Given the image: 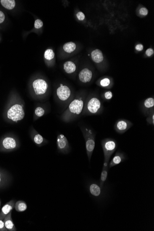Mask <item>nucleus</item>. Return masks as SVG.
I'll return each instance as SVG.
<instances>
[{
    "label": "nucleus",
    "mask_w": 154,
    "mask_h": 231,
    "mask_svg": "<svg viewBox=\"0 0 154 231\" xmlns=\"http://www.w3.org/2000/svg\"><path fill=\"white\" fill-rule=\"evenodd\" d=\"M85 103L83 96L76 97L70 103L68 108L61 114V120L65 122L68 123L78 118L81 115Z\"/></svg>",
    "instance_id": "1"
},
{
    "label": "nucleus",
    "mask_w": 154,
    "mask_h": 231,
    "mask_svg": "<svg viewBox=\"0 0 154 231\" xmlns=\"http://www.w3.org/2000/svg\"><path fill=\"white\" fill-rule=\"evenodd\" d=\"M104 110L102 103L98 97L91 96L86 101L81 115H96L101 114Z\"/></svg>",
    "instance_id": "2"
},
{
    "label": "nucleus",
    "mask_w": 154,
    "mask_h": 231,
    "mask_svg": "<svg viewBox=\"0 0 154 231\" xmlns=\"http://www.w3.org/2000/svg\"><path fill=\"white\" fill-rule=\"evenodd\" d=\"M86 141V150L89 161H90L95 147L96 133L91 128L86 126L80 127Z\"/></svg>",
    "instance_id": "3"
},
{
    "label": "nucleus",
    "mask_w": 154,
    "mask_h": 231,
    "mask_svg": "<svg viewBox=\"0 0 154 231\" xmlns=\"http://www.w3.org/2000/svg\"><path fill=\"white\" fill-rule=\"evenodd\" d=\"M101 145L104 151V162H109L111 156L117 149V142L115 139L106 138L101 140Z\"/></svg>",
    "instance_id": "4"
},
{
    "label": "nucleus",
    "mask_w": 154,
    "mask_h": 231,
    "mask_svg": "<svg viewBox=\"0 0 154 231\" xmlns=\"http://www.w3.org/2000/svg\"><path fill=\"white\" fill-rule=\"evenodd\" d=\"M24 116L25 112L23 105L20 103L13 105L8 110L7 113L8 119L16 123L22 120Z\"/></svg>",
    "instance_id": "5"
},
{
    "label": "nucleus",
    "mask_w": 154,
    "mask_h": 231,
    "mask_svg": "<svg viewBox=\"0 0 154 231\" xmlns=\"http://www.w3.org/2000/svg\"><path fill=\"white\" fill-rule=\"evenodd\" d=\"M31 87L35 95L40 97L45 95L47 93L49 85L45 79L38 78L32 81Z\"/></svg>",
    "instance_id": "6"
},
{
    "label": "nucleus",
    "mask_w": 154,
    "mask_h": 231,
    "mask_svg": "<svg viewBox=\"0 0 154 231\" xmlns=\"http://www.w3.org/2000/svg\"><path fill=\"white\" fill-rule=\"evenodd\" d=\"M58 99L62 102H68L72 96V91L67 85L61 84L56 90Z\"/></svg>",
    "instance_id": "7"
},
{
    "label": "nucleus",
    "mask_w": 154,
    "mask_h": 231,
    "mask_svg": "<svg viewBox=\"0 0 154 231\" xmlns=\"http://www.w3.org/2000/svg\"><path fill=\"white\" fill-rule=\"evenodd\" d=\"M132 122L127 119H120L115 123L114 129L117 133L123 134L133 127Z\"/></svg>",
    "instance_id": "8"
},
{
    "label": "nucleus",
    "mask_w": 154,
    "mask_h": 231,
    "mask_svg": "<svg viewBox=\"0 0 154 231\" xmlns=\"http://www.w3.org/2000/svg\"><path fill=\"white\" fill-rule=\"evenodd\" d=\"M57 141L58 150L60 152L66 154L70 151V146L68 139L63 134L58 135Z\"/></svg>",
    "instance_id": "9"
},
{
    "label": "nucleus",
    "mask_w": 154,
    "mask_h": 231,
    "mask_svg": "<svg viewBox=\"0 0 154 231\" xmlns=\"http://www.w3.org/2000/svg\"><path fill=\"white\" fill-rule=\"evenodd\" d=\"M92 71L88 68H83L79 74V79L83 83H90L92 80Z\"/></svg>",
    "instance_id": "10"
},
{
    "label": "nucleus",
    "mask_w": 154,
    "mask_h": 231,
    "mask_svg": "<svg viewBox=\"0 0 154 231\" xmlns=\"http://www.w3.org/2000/svg\"><path fill=\"white\" fill-rule=\"evenodd\" d=\"M154 99L153 97L147 98L143 103L141 110L145 116H147L152 110H154Z\"/></svg>",
    "instance_id": "11"
},
{
    "label": "nucleus",
    "mask_w": 154,
    "mask_h": 231,
    "mask_svg": "<svg viewBox=\"0 0 154 231\" xmlns=\"http://www.w3.org/2000/svg\"><path fill=\"white\" fill-rule=\"evenodd\" d=\"M126 159L125 154L123 152L117 151L115 154L114 157L111 159V161L108 164V168H110L116 165L120 164L121 162L125 161Z\"/></svg>",
    "instance_id": "12"
},
{
    "label": "nucleus",
    "mask_w": 154,
    "mask_h": 231,
    "mask_svg": "<svg viewBox=\"0 0 154 231\" xmlns=\"http://www.w3.org/2000/svg\"><path fill=\"white\" fill-rule=\"evenodd\" d=\"M2 145L5 149L12 150L16 148L17 143L15 139L11 137H7L3 139Z\"/></svg>",
    "instance_id": "13"
},
{
    "label": "nucleus",
    "mask_w": 154,
    "mask_h": 231,
    "mask_svg": "<svg viewBox=\"0 0 154 231\" xmlns=\"http://www.w3.org/2000/svg\"><path fill=\"white\" fill-rule=\"evenodd\" d=\"M91 58L96 63L100 64L104 60V58L102 52L98 49L93 50L91 54Z\"/></svg>",
    "instance_id": "14"
},
{
    "label": "nucleus",
    "mask_w": 154,
    "mask_h": 231,
    "mask_svg": "<svg viewBox=\"0 0 154 231\" xmlns=\"http://www.w3.org/2000/svg\"><path fill=\"white\" fill-rule=\"evenodd\" d=\"M63 69L67 74H73L77 69L76 64L72 61H67L63 64Z\"/></svg>",
    "instance_id": "15"
},
{
    "label": "nucleus",
    "mask_w": 154,
    "mask_h": 231,
    "mask_svg": "<svg viewBox=\"0 0 154 231\" xmlns=\"http://www.w3.org/2000/svg\"><path fill=\"white\" fill-rule=\"evenodd\" d=\"M89 192L93 196L98 197L101 194V189L100 186L95 183H92L89 186Z\"/></svg>",
    "instance_id": "16"
},
{
    "label": "nucleus",
    "mask_w": 154,
    "mask_h": 231,
    "mask_svg": "<svg viewBox=\"0 0 154 231\" xmlns=\"http://www.w3.org/2000/svg\"><path fill=\"white\" fill-rule=\"evenodd\" d=\"M32 135H33L32 139H33V141L37 145L41 146L42 144H45L48 142V141L44 139L42 135L36 132H35V133H33Z\"/></svg>",
    "instance_id": "17"
},
{
    "label": "nucleus",
    "mask_w": 154,
    "mask_h": 231,
    "mask_svg": "<svg viewBox=\"0 0 154 231\" xmlns=\"http://www.w3.org/2000/svg\"><path fill=\"white\" fill-rule=\"evenodd\" d=\"M2 5L8 10H12L15 8L16 2L14 0H1Z\"/></svg>",
    "instance_id": "18"
},
{
    "label": "nucleus",
    "mask_w": 154,
    "mask_h": 231,
    "mask_svg": "<svg viewBox=\"0 0 154 231\" xmlns=\"http://www.w3.org/2000/svg\"><path fill=\"white\" fill-rule=\"evenodd\" d=\"M108 168H109L108 167H106V168L103 167V168H102L101 175L100 181V186L101 188V189H102V188L104 187L105 182L107 178Z\"/></svg>",
    "instance_id": "19"
},
{
    "label": "nucleus",
    "mask_w": 154,
    "mask_h": 231,
    "mask_svg": "<svg viewBox=\"0 0 154 231\" xmlns=\"http://www.w3.org/2000/svg\"><path fill=\"white\" fill-rule=\"evenodd\" d=\"M76 49V45L74 42H69L64 44L63 49L65 52L68 53H71L75 51Z\"/></svg>",
    "instance_id": "20"
},
{
    "label": "nucleus",
    "mask_w": 154,
    "mask_h": 231,
    "mask_svg": "<svg viewBox=\"0 0 154 231\" xmlns=\"http://www.w3.org/2000/svg\"><path fill=\"white\" fill-rule=\"evenodd\" d=\"M99 85L103 88H108L111 86L112 82L111 79L109 78L105 77L99 80L98 82Z\"/></svg>",
    "instance_id": "21"
},
{
    "label": "nucleus",
    "mask_w": 154,
    "mask_h": 231,
    "mask_svg": "<svg viewBox=\"0 0 154 231\" xmlns=\"http://www.w3.org/2000/svg\"><path fill=\"white\" fill-rule=\"evenodd\" d=\"M27 205L22 201H18L15 204V209L18 212H23L27 209Z\"/></svg>",
    "instance_id": "22"
},
{
    "label": "nucleus",
    "mask_w": 154,
    "mask_h": 231,
    "mask_svg": "<svg viewBox=\"0 0 154 231\" xmlns=\"http://www.w3.org/2000/svg\"><path fill=\"white\" fill-rule=\"evenodd\" d=\"M44 57L46 60H52L55 57V53L53 49H47L44 52Z\"/></svg>",
    "instance_id": "23"
},
{
    "label": "nucleus",
    "mask_w": 154,
    "mask_h": 231,
    "mask_svg": "<svg viewBox=\"0 0 154 231\" xmlns=\"http://www.w3.org/2000/svg\"><path fill=\"white\" fill-rule=\"evenodd\" d=\"M13 208V206L12 204H6L2 207V212L3 215H7L12 210Z\"/></svg>",
    "instance_id": "24"
},
{
    "label": "nucleus",
    "mask_w": 154,
    "mask_h": 231,
    "mask_svg": "<svg viewBox=\"0 0 154 231\" xmlns=\"http://www.w3.org/2000/svg\"><path fill=\"white\" fill-rule=\"evenodd\" d=\"M45 113V110L41 107H38L35 110V115L37 118L42 117Z\"/></svg>",
    "instance_id": "25"
},
{
    "label": "nucleus",
    "mask_w": 154,
    "mask_h": 231,
    "mask_svg": "<svg viewBox=\"0 0 154 231\" xmlns=\"http://www.w3.org/2000/svg\"><path fill=\"white\" fill-rule=\"evenodd\" d=\"M146 121L148 124L154 126V110H152L147 116Z\"/></svg>",
    "instance_id": "26"
},
{
    "label": "nucleus",
    "mask_w": 154,
    "mask_h": 231,
    "mask_svg": "<svg viewBox=\"0 0 154 231\" xmlns=\"http://www.w3.org/2000/svg\"><path fill=\"white\" fill-rule=\"evenodd\" d=\"M4 224L5 227L8 230H12L14 229V225L11 219L7 218V220L4 222Z\"/></svg>",
    "instance_id": "27"
},
{
    "label": "nucleus",
    "mask_w": 154,
    "mask_h": 231,
    "mask_svg": "<svg viewBox=\"0 0 154 231\" xmlns=\"http://www.w3.org/2000/svg\"><path fill=\"white\" fill-rule=\"evenodd\" d=\"M43 25V22L41 20H39V19H37L35 20V23H34V27H35V28L38 29L42 27Z\"/></svg>",
    "instance_id": "28"
},
{
    "label": "nucleus",
    "mask_w": 154,
    "mask_h": 231,
    "mask_svg": "<svg viewBox=\"0 0 154 231\" xmlns=\"http://www.w3.org/2000/svg\"><path fill=\"white\" fill-rule=\"evenodd\" d=\"M112 97H113V94L110 91H107L104 93V97L106 100H110L112 99Z\"/></svg>",
    "instance_id": "29"
},
{
    "label": "nucleus",
    "mask_w": 154,
    "mask_h": 231,
    "mask_svg": "<svg viewBox=\"0 0 154 231\" xmlns=\"http://www.w3.org/2000/svg\"><path fill=\"white\" fill-rule=\"evenodd\" d=\"M77 18L79 20L82 21L85 19V15L82 12H79L76 14Z\"/></svg>",
    "instance_id": "30"
},
{
    "label": "nucleus",
    "mask_w": 154,
    "mask_h": 231,
    "mask_svg": "<svg viewBox=\"0 0 154 231\" xmlns=\"http://www.w3.org/2000/svg\"><path fill=\"white\" fill-rule=\"evenodd\" d=\"M148 10L145 8H142L139 10V13L143 16H146L148 14Z\"/></svg>",
    "instance_id": "31"
},
{
    "label": "nucleus",
    "mask_w": 154,
    "mask_h": 231,
    "mask_svg": "<svg viewBox=\"0 0 154 231\" xmlns=\"http://www.w3.org/2000/svg\"><path fill=\"white\" fill-rule=\"evenodd\" d=\"M5 16L4 13L0 10V24L3 23L5 20Z\"/></svg>",
    "instance_id": "32"
},
{
    "label": "nucleus",
    "mask_w": 154,
    "mask_h": 231,
    "mask_svg": "<svg viewBox=\"0 0 154 231\" xmlns=\"http://www.w3.org/2000/svg\"><path fill=\"white\" fill-rule=\"evenodd\" d=\"M153 54H154V50L152 49H148L146 51V54L148 56H151L152 55H153Z\"/></svg>",
    "instance_id": "33"
},
{
    "label": "nucleus",
    "mask_w": 154,
    "mask_h": 231,
    "mask_svg": "<svg viewBox=\"0 0 154 231\" xmlns=\"http://www.w3.org/2000/svg\"><path fill=\"white\" fill-rule=\"evenodd\" d=\"M136 49L138 51H141L144 49V46L142 44H138L136 46Z\"/></svg>",
    "instance_id": "34"
},
{
    "label": "nucleus",
    "mask_w": 154,
    "mask_h": 231,
    "mask_svg": "<svg viewBox=\"0 0 154 231\" xmlns=\"http://www.w3.org/2000/svg\"><path fill=\"white\" fill-rule=\"evenodd\" d=\"M5 226V224L4 222L2 220H0V230L3 229Z\"/></svg>",
    "instance_id": "35"
},
{
    "label": "nucleus",
    "mask_w": 154,
    "mask_h": 231,
    "mask_svg": "<svg viewBox=\"0 0 154 231\" xmlns=\"http://www.w3.org/2000/svg\"><path fill=\"white\" fill-rule=\"evenodd\" d=\"M1 175H0V182H1Z\"/></svg>",
    "instance_id": "36"
}]
</instances>
